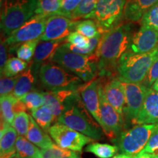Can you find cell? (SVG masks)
I'll use <instances>...</instances> for the list:
<instances>
[{
    "label": "cell",
    "instance_id": "obj_1",
    "mask_svg": "<svg viewBox=\"0 0 158 158\" xmlns=\"http://www.w3.org/2000/svg\"><path fill=\"white\" fill-rule=\"evenodd\" d=\"M133 35V26L130 23H122L102 35L94 53L98 59L100 76H108L116 72L118 61L129 50Z\"/></svg>",
    "mask_w": 158,
    "mask_h": 158
},
{
    "label": "cell",
    "instance_id": "obj_2",
    "mask_svg": "<svg viewBox=\"0 0 158 158\" xmlns=\"http://www.w3.org/2000/svg\"><path fill=\"white\" fill-rule=\"evenodd\" d=\"M57 122L93 140H101L103 137V130L95 119L91 117L78 90L66 102L64 112L57 118Z\"/></svg>",
    "mask_w": 158,
    "mask_h": 158
},
{
    "label": "cell",
    "instance_id": "obj_3",
    "mask_svg": "<svg viewBox=\"0 0 158 158\" xmlns=\"http://www.w3.org/2000/svg\"><path fill=\"white\" fill-rule=\"evenodd\" d=\"M51 62L76 75L84 81H91L99 74L98 59L95 54L89 56L78 54L63 45L57 49Z\"/></svg>",
    "mask_w": 158,
    "mask_h": 158
},
{
    "label": "cell",
    "instance_id": "obj_4",
    "mask_svg": "<svg viewBox=\"0 0 158 158\" xmlns=\"http://www.w3.org/2000/svg\"><path fill=\"white\" fill-rule=\"evenodd\" d=\"M158 57V45L146 54H134L127 51L118 61L117 78L122 82L141 84L145 79L152 64Z\"/></svg>",
    "mask_w": 158,
    "mask_h": 158
},
{
    "label": "cell",
    "instance_id": "obj_5",
    "mask_svg": "<svg viewBox=\"0 0 158 158\" xmlns=\"http://www.w3.org/2000/svg\"><path fill=\"white\" fill-rule=\"evenodd\" d=\"M37 0H5L1 4V30L8 37L35 15Z\"/></svg>",
    "mask_w": 158,
    "mask_h": 158
},
{
    "label": "cell",
    "instance_id": "obj_6",
    "mask_svg": "<svg viewBox=\"0 0 158 158\" xmlns=\"http://www.w3.org/2000/svg\"><path fill=\"white\" fill-rule=\"evenodd\" d=\"M39 79L43 87L51 92L60 90H78L83 81L53 62H47L40 67Z\"/></svg>",
    "mask_w": 158,
    "mask_h": 158
},
{
    "label": "cell",
    "instance_id": "obj_7",
    "mask_svg": "<svg viewBox=\"0 0 158 158\" xmlns=\"http://www.w3.org/2000/svg\"><path fill=\"white\" fill-rule=\"evenodd\" d=\"M125 2L126 0H99L95 10L87 19L94 20L103 35L120 25L124 19Z\"/></svg>",
    "mask_w": 158,
    "mask_h": 158
},
{
    "label": "cell",
    "instance_id": "obj_8",
    "mask_svg": "<svg viewBox=\"0 0 158 158\" xmlns=\"http://www.w3.org/2000/svg\"><path fill=\"white\" fill-rule=\"evenodd\" d=\"M157 126V124H137L124 130L114 141L122 153L135 156L144 149Z\"/></svg>",
    "mask_w": 158,
    "mask_h": 158
},
{
    "label": "cell",
    "instance_id": "obj_9",
    "mask_svg": "<svg viewBox=\"0 0 158 158\" xmlns=\"http://www.w3.org/2000/svg\"><path fill=\"white\" fill-rule=\"evenodd\" d=\"M99 98L101 127L110 141H114L124 131V119L108 102L105 94L103 86L100 84L99 85Z\"/></svg>",
    "mask_w": 158,
    "mask_h": 158
},
{
    "label": "cell",
    "instance_id": "obj_10",
    "mask_svg": "<svg viewBox=\"0 0 158 158\" xmlns=\"http://www.w3.org/2000/svg\"><path fill=\"white\" fill-rule=\"evenodd\" d=\"M48 133L58 147L78 152L81 151L85 145L94 141L84 134L59 122L51 126Z\"/></svg>",
    "mask_w": 158,
    "mask_h": 158
},
{
    "label": "cell",
    "instance_id": "obj_11",
    "mask_svg": "<svg viewBox=\"0 0 158 158\" xmlns=\"http://www.w3.org/2000/svg\"><path fill=\"white\" fill-rule=\"evenodd\" d=\"M48 18L49 17L35 15L6 37L5 42L7 45L8 46L16 47L23 43L40 39L45 31Z\"/></svg>",
    "mask_w": 158,
    "mask_h": 158
},
{
    "label": "cell",
    "instance_id": "obj_12",
    "mask_svg": "<svg viewBox=\"0 0 158 158\" xmlns=\"http://www.w3.org/2000/svg\"><path fill=\"white\" fill-rule=\"evenodd\" d=\"M121 82L125 96L124 121L126 119L133 124L141 109L149 88L142 83Z\"/></svg>",
    "mask_w": 158,
    "mask_h": 158
},
{
    "label": "cell",
    "instance_id": "obj_13",
    "mask_svg": "<svg viewBox=\"0 0 158 158\" xmlns=\"http://www.w3.org/2000/svg\"><path fill=\"white\" fill-rule=\"evenodd\" d=\"M78 21H75L63 15H52L48 18L45 31L40 37L41 41L64 40L75 31Z\"/></svg>",
    "mask_w": 158,
    "mask_h": 158
},
{
    "label": "cell",
    "instance_id": "obj_14",
    "mask_svg": "<svg viewBox=\"0 0 158 158\" xmlns=\"http://www.w3.org/2000/svg\"><path fill=\"white\" fill-rule=\"evenodd\" d=\"M158 45V33L146 25H141L134 33L130 42L129 51L134 54H146Z\"/></svg>",
    "mask_w": 158,
    "mask_h": 158
},
{
    "label": "cell",
    "instance_id": "obj_15",
    "mask_svg": "<svg viewBox=\"0 0 158 158\" xmlns=\"http://www.w3.org/2000/svg\"><path fill=\"white\" fill-rule=\"evenodd\" d=\"M99 85H100L99 80L91 81H89L88 84L81 86L78 89V92H80L85 107L101 127L102 122L100 119Z\"/></svg>",
    "mask_w": 158,
    "mask_h": 158
},
{
    "label": "cell",
    "instance_id": "obj_16",
    "mask_svg": "<svg viewBox=\"0 0 158 158\" xmlns=\"http://www.w3.org/2000/svg\"><path fill=\"white\" fill-rule=\"evenodd\" d=\"M133 124H158V92L149 89L139 114Z\"/></svg>",
    "mask_w": 158,
    "mask_h": 158
},
{
    "label": "cell",
    "instance_id": "obj_17",
    "mask_svg": "<svg viewBox=\"0 0 158 158\" xmlns=\"http://www.w3.org/2000/svg\"><path fill=\"white\" fill-rule=\"evenodd\" d=\"M103 89L108 102L124 119L125 96L121 81L117 78H113L106 83Z\"/></svg>",
    "mask_w": 158,
    "mask_h": 158
},
{
    "label": "cell",
    "instance_id": "obj_18",
    "mask_svg": "<svg viewBox=\"0 0 158 158\" xmlns=\"http://www.w3.org/2000/svg\"><path fill=\"white\" fill-rule=\"evenodd\" d=\"M0 132V158H13L15 157V144L18 133L15 128L7 122L1 120Z\"/></svg>",
    "mask_w": 158,
    "mask_h": 158
},
{
    "label": "cell",
    "instance_id": "obj_19",
    "mask_svg": "<svg viewBox=\"0 0 158 158\" xmlns=\"http://www.w3.org/2000/svg\"><path fill=\"white\" fill-rule=\"evenodd\" d=\"M40 67L33 62L29 64L24 72L20 75L19 80L15 85L13 94L18 99L35 89V86L39 77V70Z\"/></svg>",
    "mask_w": 158,
    "mask_h": 158
},
{
    "label": "cell",
    "instance_id": "obj_20",
    "mask_svg": "<svg viewBox=\"0 0 158 158\" xmlns=\"http://www.w3.org/2000/svg\"><path fill=\"white\" fill-rule=\"evenodd\" d=\"M78 90H60L55 92H45L44 106L48 108L56 120L65 109V104Z\"/></svg>",
    "mask_w": 158,
    "mask_h": 158
},
{
    "label": "cell",
    "instance_id": "obj_21",
    "mask_svg": "<svg viewBox=\"0 0 158 158\" xmlns=\"http://www.w3.org/2000/svg\"><path fill=\"white\" fill-rule=\"evenodd\" d=\"M158 2V0H126L124 19L131 22L141 20L147 11Z\"/></svg>",
    "mask_w": 158,
    "mask_h": 158
},
{
    "label": "cell",
    "instance_id": "obj_22",
    "mask_svg": "<svg viewBox=\"0 0 158 158\" xmlns=\"http://www.w3.org/2000/svg\"><path fill=\"white\" fill-rule=\"evenodd\" d=\"M65 40L40 41L35 50L32 62L37 66L41 67L43 64L50 62L56 51Z\"/></svg>",
    "mask_w": 158,
    "mask_h": 158
},
{
    "label": "cell",
    "instance_id": "obj_23",
    "mask_svg": "<svg viewBox=\"0 0 158 158\" xmlns=\"http://www.w3.org/2000/svg\"><path fill=\"white\" fill-rule=\"evenodd\" d=\"M26 138L41 149H48L54 145L48 133L40 127L31 116H30V123Z\"/></svg>",
    "mask_w": 158,
    "mask_h": 158
},
{
    "label": "cell",
    "instance_id": "obj_24",
    "mask_svg": "<svg viewBox=\"0 0 158 158\" xmlns=\"http://www.w3.org/2000/svg\"><path fill=\"white\" fill-rule=\"evenodd\" d=\"M15 148L16 154L15 158H42L41 150L24 136H18Z\"/></svg>",
    "mask_w": 158,
    "mask_h": 158
},
{
    "label": "cell",
    "instance_id": "obj_25",
    "mask_svg": "<svg viewBox=\"0 0 158 158\" xmlns=\"http://www.w3.org/2000/svg\"><path fill=\"white\" fill-rule=\"evenodd\" d=\"M19 100V99L13 95V94L1 97L0 99L1 120L12 125L15 116V106Z\"/></svg>",
    "mask_w": 158,
    "mask_h": 158
},
{
    "label": "cell",
    "instance_id": "obj_26",
    "mask_svg": "<svg viewBox=\"0 0 158 158\" xmlns=\"http://www.w3.org/2000/svg\"><path fill=\"white\" fill-rule=\"evenodd\" d=\"M31 116L40 127L48 133L51 124L56 120V117L51 110L45 106H43L38 109L31 112Z\"/></svg>",
    "mask_w": 158,
    "mask_h": 158
},
{
    "label": "cell",
    "instance_id": "obj_27",
    "mask_svg": "<svg viewBox=\"0 0 158 158\" xmlns=\"http://www.w3.org/2000/svg\"><path fill=\"white\" fill-rule=\"evenodd\" d=\"M62 0H37L35 15L50 17L52 15H61Z\"/></svg>",
    "mask_w": 158,
    "mask_h": 158
},
{
    "label": "cell",
    "instance_id": "obj_28",
    "mask_svg": "<svg viewBox=\"0 0 158 158\" xmlns=\"http://www.w3.org/2000/svg\"><path fill=\"white\" fill-rule=\"evenodd\" d=\"M28 67V62H26L18 57H11L8 59L6 63L2 73H1V77L12 78V77L20 76Z\"/></svg>",
    "mask_w": 158,
    "mask_h": 158
},
{
    "label": "cell",
    "instance_id": "obj_29",
    "mask_svg": "<svg viewBox=\"0 0 158 158\" xmlns=\"http://www.w3.org/2000/svg\"><path fill=\"white\" fill-rule=\"evenodd\" d=\"M86 152L93 154L98 158H112L118 151L117 146L108 143H92L86 147Z\"/></svg>",
    "mask_w": 158,
    "mask_h": 158
},
{
    "label": "cell",
    "instance_id": "obj_30",
    "mask_svg": "<svg viewBox=\"0 0 158 158\" xmlns=\"http://www.w3.org/2000/svg\"><path fill=\"white\" fill-rule=\"evenodd\" d=\"M40 40L37 39L35 40L28 41L23 43L22 44L18 45L16 47H12V49H16V55L18 58L26 62H31V59L34 58L35 50Z\"/></svg>",
    "mask_w": 158,
    "mask_h": 158
},
{
    "label": "cell",
    "instance_id": "obj_31",
    "mask_svg": "<svg viewBox=\"0 0 158 158\" xmlns=\"http://www.w3.org/2000/svg\"><path fill=\"white\" fill-rule=\"evenodd\" d=\"M25 105L27 110L30 112L38 109L39 108L44 106V95L43 92H39L37 91H31L29 93L21 97L19 99Z\"/></svg>",
    "mask_w": 158,
    "mask_h": 158
},
{
    "label": "cell",
    "instance_id": "obj_32",
    "mask_svg": "<svg viewBox=\"0 0 158 158\" xmlns=\"http://www.w3.org/2000/svg\"><path fill=\"white\" fill-rule=\"evenodd\" d=\"M42 158H82L78 152L60 148L54 144L46 149H41Z\"/></svg>",
    "mask_w": 158,
    "mask_h": 158
},
{
    "label": "cell",
    "instance_id": "obj_33",
    "mask_svg": "<svg viewBox=\"0 0 158 158\" xmlns=\"http://www.w3.org/2000/svg\"><path fill=\"white\" fill-rule=\"evenodd\" d=\"M75 31L81 33L88 39L93 38L100 33L98 24L92 19L79 20L76 26Z\"/></svg>",
    "mask_w": 158,
    "mask_h": 158
},
{
    "label": "cell",
    "instance_id": "obj_34",
    "mask_svg": "<svg viewBox=\"0 0 158 158\" xmlns=\"http://www.w3.org/2000/svg\"><path fill=\"white\" fill-rule=\"evenodd\" d=\"M99 0H82L80 5L71 15V19L78 21L81 19H87L96 8Z\"/></svg>",
    "mask_w": 158,
    "mask_h": 158
},
{
    "label": "cell",
    "instance_id": "obj_35",
    "mask_svg": "<svg viewBox=\"0 0 158 158\" xmlns=\"http://www.w3.org/2000/svg\"><path fill=\"white\" fill-rule=\"evenodd\" d=\"M29 123H30V116L23 111L15 114L12 126L15 128L19 135L26 136L28 133Z\"/></svg>",
    "mask_w": 158,
    "mask_h": 158
},
{
    "label": "cell",
    "instance_id": "obj_36",
    "mask_svg": "<svg viewBox=\"0 0 158 158\" xmlns=\"http://www.w3.org/2000/svg\"><path fill=\"white\" fill-rule=\"evenodd\" d=\"M141 25H146L158 33V2L147 11L141 19Z\"/></svg>",
    "mask_w": 158,
    "mask_h": 158
},
{
    "label": "cell",
    "instance_id": "obj_37",
    "mask_svg": "<svg viewBox=\"0 0 158 158\" xmlns=\"http://www.w3.org/2000/svg\"><path fill=\"white\" fill-rule=\"evenodd\" d=\"M20 76H17L12 78L7 77H1L0 80V95L1 97L10 94L12 91L14 90L15 85Z\"/></svg>",
    "mask_w": 158,
    "mask_h": 158
},
{
    "label": "cell",
    "instance_id": "obj_38",
    "mask_svg": "<svg viewBox=\"0 0 158 158\" xmlns=\"http://www.w3.org/2000/svg\"><path fill=\"white\" fill-rule=\"evenodd\" d=\"M82 0H62L61 15L71 19V15L78 7Z\"/></svg>",
    "mask_w": 158,
    "mask_h": 158
},
{
    "label": "cell",
    "instance_id": "obj_39",
    "mask_svg": "<svg viewBox=\"0 0 158 158\" xmlns=\"http://www.w3.org/2000/svg\"><path fill=\"white\" fill-rule=\"evenodd\" d=\"M158 80V57L154 61L152 64L149 72L146 76L145 79L143 81L144 86H146L149 89H151L153 84Z\"/></svg>",
    "mask_w": 158,
    "mask_h": 158
},
{
    "label": "cell",
    "instance_id": "obj_40",
    "mask_svg": "<svg viewBox=\"0 0 158 158\" xmlns=\"http://www.w3.org/2000/svg\"><path fill=\"white\" fill-rule=\"evenodd\" d=\"M158 150V124L156 127V129L154 130V132L150 136L149 141H148L147 145L144 147V149L142 150L141 152L140 153H145V154H153Z\"/></svg>",
    "mask_w": 158,
    "mask_h": 158
},
{
    "label": "cell",
    "instance_id": "obj_41",
    "mask_svg": "<svg viewBox=\"0 0 158 158\" xmlns=\"http://www.w3.org/2000/svg\"><path fill=\"white\" fill-rule=\"evenodd\" d=\"M7 43L5 42V39L1 40V45H0V71L1 73H2L3 69L5 68L7 60Z\"/></svg>",
    "mask_w": 158,
    "mask_h": 158
},
{
    "label": "cell",
    "instance_id": "obj_42",
    "mask_svg": "<svg viewBox=\"0 0 158 158\" xmlns=\"http://www.w3.org/2000/svg\"><path fill=\"white\" fill-rule=\"evenodd\" d=\"M134 156L127 155V154H118V155H116L113 157L112 158H133Z\"/></svg>",
    "mask_w": 158,
    "mask_h": 158
},
{
    "label": "cell",
    "instance_id": "obj_43",
    "mask_svg": "<svg viewBox=\"0 0 158 158\" xmlns=\"http://www.w3.org/2000/svg\"><path fill=\"white\" fill-rule=\"evenodd\" d=\"M133 158H152V157H151V155H150V154L139 153L138 154V155L134 156Z\"/></svg>",
    "mask_w": 158,
    "mask_h": 158
},
{
    "label": "cell",
    "instance_id": "obj_44",
    "mask_svg": "<svg viewBox=\"0 0 158 158\" xmlns=\"http://www.w3.org/2000/svg\"><path fill=\"white\" fill-rule=\"evenodd\" d=\"M151 89H152L153 90H155L156 92H158V80L153 84V86H152Z\"/></svg>",
    "mask_w": 158,
    "mask_h": 158
},
{
    "label": "cell",
    "instance_id": "obj_45",
    "mask_svg": "<svg viewBox=\"0 0 158 158\" xmlns=\"http://www.w3.org/2000/svg\"><path fill=\"white\" fill-rule=\"evenodd\" d=\"M151 157L152 158H158V150L157 152H155V153L151 154Z\"/></svg>",
    "mask_w": 158,
    "mask_h": 158
}]
</instances>
